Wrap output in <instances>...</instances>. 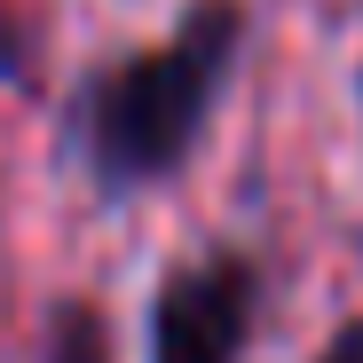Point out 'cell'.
I'll use <instances>...</instances> for the list:
<instances>
[{
  "instance_id": "obj_3",
  "label": "cell",
  "mask_w": 363,
  "mask_h": 363,
  "mask_svg": "<svg viewBox=\"0 0 363 363\" xmlns=\"http://www.w3.org/2000/svg\"><path fill=\"white\" fill-rule=\"evenodd\" d=\"M324 363H363V324H347V332L324 347Z\"/></svg>"
},
{
  "instance_id": "obj_2",
  "label": "cell",
  "mask_w": 363,
  "mask_h": 363,
  "mask_svg": "<svg viewBox=\"0 0 363 363\" xmlns=\"http://www.w3.org/2000/svg\"><path fill=\"white\" fill-rule=\"evenodd\" d=\"M245 316H253V277L237 261L182 269L150 308V363H237Z\"/></svg>"
},
{
  "instance_id": "obj_1",
  "label": "cell",
  "mask_w": 363,
  "mask_h": 363,
  "mask_svg": "<svg viewBox=\"0 0 363 363\" xmlns=\"http://www.w3.org/2000/svg\"><path fill=\"white\" fill-rule=\"evenodd\" d=\"M237 40H245V9L237 0H198V16L174 40L143 48L135 64H118L95 87L87 143H95L103 182L135 190V182H158L190 158L206 111H213V95L237 64Z\"/></svg>"
}]
</instances>
